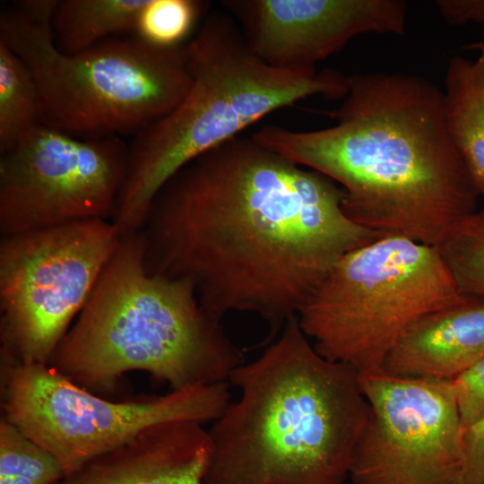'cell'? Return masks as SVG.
I'll use <instances>...</instances> for the list:
<instances>
[{
  "mask_svg": "<svg viewBox=\"0 0 484 484\" xmlns=\"http://www.w3.org/2000/svg\"><path fill=\"white\" fill-rule=\"evenodd\" d=\"M329 177L233 137L198 156L154 197L140 229L149 272L190 281L221 320L258 315L277 339L347 253L381 235L349 219Z\"/></svg>",
  "mask_w": 484,
  "mask_h": 484,
  "instance_id": "1",
  "label": "cell"
},
{
  "mask_svg": "<svg viewBox=\"0 0 484 484\" xmlns=\"http://www.w3.org/2000/svg\"><path fill=\"white\" fill-rule=\"evenodd\" d=\"M336 123L314 131L267 125L265 147L332 179L356 224L428 246L478 212L479 194L454 143L445 94L407 73L348 76Z\"/></svg>",
  "mask_w": 484,
  "mask_h": 484,
  "instance_id": "2",
  "label": "cell"
},
{
  "mask_svg": "<svg viewBox=\"0 0 484 484\" xmlns=\"http://www.w3.org/2000/svg\"><path fill=\"white\" fill-rule=\"evenodd\" d=\"M239 389L213 421L205 484H342L369 406L359 374L322 357L290 319L228 379Z\"/></svg>",
  "mask_w": 484,
  "mask_h": 484,
  "instance_id": "3",
  "label": "cell"
},
{
  "mask_svg": "<svg viewBox=\"0 0 484 484\" xmlns=\"http://www.w3.org/2000/svg\"><path fill=\"white\" fill-rule=\"evenodd\" d=\"M245 363L193 283L149 272L140 231L120 240L49 365L77 385L109 388L130 371L171 389L227 382Z\"/></svg>",
  "mask_w": 484,
  "mask_h": 484,
  "instance_id": "4",
  "label": "cell"
},
{
  "mask_svg": "<svg viewBox=\"0 0 484 484\" xmlns=\"http://www.w3.org/2000/svg\"><path fill=\"white\" fill-rule=\"evenodd\" d=\"M183 48L192 75L187 94L129 145L126 178L111 218L121 237L142 229L160 188L198 156L275 110L348 92V77L338 71L266 64L223 13L209 14Z\"/></svg>",
  "mask_w": 484,
  "mask_h": 484,
  "instance_id": "5",
  "label": "cell"
},
{
  "mask_svg": "<svg viewBox=\"0 0 484 484\" xmlns=\"http://www.w3.org/2000/svg\"><path fill=\"white\" fill-rule=\"evenodd\" d=\"M57 4L17 1L0 14V41L30 70L42 125L81 138L136 134L186 97L192 75L184 45L161 48L131 35L65 54L52 34Z\"/></svg>",
  "mask_w": 484,
  "mask_h": 484,
  "instance_id": "6",
  "label": "cell"
},
{
  "mask_svg": "<svg viewBox=\"0 0 484 484\" xmlns=\"http://www.w3.org/2000/svg\"><path fill=\"white\" fill-rule=\"evenodd\" d=\"M465 298L436 247L385 237L341 257L298 319L322 357L366 375L416 320Z\"/></svg>",
  "mask_w": 484,
  "mask_h": 484,
  "instance_id": "7",
  "label": "cell"
},
{
  "mask_svg": "<svg viewBox=\"0 0 484 484\" xmlns=\"http://www.w3.org/2000/svg\"><path fill=\"white\" fill-rule=\"evenodd\" d=\"M229 402L227 382L114 402L77 385L49 364L1 358L2 417L48 451L65 476L153 425L214 421Z\"/></svg>",
  "mask_w": 484,
  "mask_h": 484,
  "instance_id": "8",
  "label": "cell"
},
{
  "mask_svg": "<svg viewBox=\"0 0 484 484\" xmlns=\"http://www.w3.org/2000/svg\"><path fill=\"white\" fill-rule=\"evenodd\" d=\"M120 238L104 219L1 237L2 358L49 363Z\"/></svg>",
  "mask_w": 484,
  "mask_h": 484,
  "instance_id": "9",
  "label": "cell"
},
{
  "mask_svg": "<svg viewBox=\"0 0 484 484\" xmlns=\"http://www.w3.org/2000/svg\"><path fill=\"white\" fill-rule=\"evenodd\" d=\"M120 136L76 137L39 124L0 159L1 237L110 220L125 184Z\"/></svg>",
  "mask_w": 484,
  "mask_h": 484,
  "instance_id": "10",
  "label": "cell"
},
{
  "mask_svg": "<svg viewBox=\"0 0 484 484\" xmlns=\"http://www.w3.org/2000/svg\"><path fill=\"white\" fill-rule=\"evenodd\" d=\"M369 412L354 449L353 484H460L463 427L454 381L359 375Z\"/></svg>",
  "mask_w": 484,
  "mask_h": 484,
  "instance_id": "11",
  "label": "cell"
},
{
  "mask_svg": "<svg viewBox=\"0 0 484 484\" xmlns=\"http://www.w3.org/2000/svg\"><path fill=\"white\" fill-rule=\"evenodd\" d=\"M251 49L282 69H315L316 63L366 33L404 31L400 0H226Z\"/></svg>",
  "mask_w": 484,
  "mask_h": 484,
  "instance_id": "12",
  "label": "cell"
},
{
  "mask_svg": "<svg viewBox=\"0 0 484 484\" xmlns=\"http://www.w3.org/2000/svg\"><path fill=\"white\" fill-rule=\"evenodd\" d=\"M212 442L203 424L159 423L56 484H205Z\"/></svg>",
  "mask_w": 484,
  "mask_h": 484,
  "instance_id": "13",
  "label": "cell"
},
{
  "mask_svg": "<svg viewBox=\"0 0 484 484\" xmlns=\"http://www.w3.org/2000/svg\"><path fill=\"white\" fill-rule=\"evenodd\" d=\"M484 356V298L467 297L416 320L385 359L392 376L454 381Z\"/></svg>",
  "mask_w": 484,
  "mask_h": 484,
  "instance_id": "14",
  "label": "cell"
},
{
  "mask_svg": "<svg viewBox=\"0 0 484 484\" xmlns=\"http://www.w3.org/2000/svg\"><path fill=\"white\" fill-rule=\"evenodd\" d=\"M475 59L454 56L445 82L448 128L482 201L484 214V50Z\"/></svg>",
  "mask_w": 484,
  "mask_h": 484,
  "instance_id": "15",
  "label": "cell"
},
{
  "mask_svg": "<svg viewBox=\"0 0 484 484\" xmlns=\"http://www.w3.org/2000/svg\"><path fill=\"white\" fill-rule=\"evenodd\" d=\"M148 0H62L52 17L55 44L65 54L89 49L114 34H134Z\"/></svg>",
  "mask_w": 484,
  "mask_h": 484,
  "instance_id": "16",
  "label": "cell"
},
{
  "mask_svg": "<svg viewBox=\"0 0 484 484\" xmlns=\"http://www.w3.org/2000/svg\"><path fill=\"white\" fill-rule=\"evenodd\" d=\"M39 124L35 81L24 63L0 41V153Z\"/></svg>",
  "mask_w": 484,
  "mask_h": 484,
  "instance_id": "17",
  "label": "cell"
},
{
  "mask_svg": "<svg viewBox=\"0 0 484 484\" xmlns=\"http://www.w3.org/2000/svg\"><path fill=\"white\" fill-rule=\"evenodd\" d=\"M436 248L459 292L484 298V214L478 211L454 225Z\"/></svg>",
  "mask_w": 484,
  "mask_h": 484,
  "instance_id": "18",
  "label": "cell"
},
{
  "mask_svg": "<svg viewBox=\"0 0 484 484\" xmlns=\"http://www.w3.org/2000/svg\"><path fill=\"white\" fill-rule=\"evenodd\" d=\"M65 476L48 451L1 417L0 484H56Z\"/></svg>",
  "mask_w": 484,
  "mask_h": 484,
  "instance_id": "19",
  "label": "cell"
},
{
  "mask_svg": "<svg viewBox=\"0 0 484 484\" xmlns=\"http://www.w3.org/2000/svg\"><path fill=\"white\" fill-rule=\"evenodd\" d=\"M206 5L196 0H148L137 17L133 35L158 48H179Z\"/></svg>",
  "mask_w": 484,
  "mask_h": 484,
  "instance_id": "20",
  "label": "cell"
},
{
  "mask_svg": "<svg viewBox=\"0 0 484 484\" xmlns=\"http://www.w3.org/2000/svg\"><path fill=\"white\" fill-rule=\"evenodd\" d=\"M463 429L484 413V356L454 381Z\"/></svg>",
  "mask_w": 484,
  "mask_h": 484,
  "instance_id": "21",
  "label": "cell"
},
{
  "mask_svg": "<svg viewBox=\"0 0 484 484\" xmlns=\"http://www.w3.org/2000/svg\"><path fill=\"white\" fill-rule=\"evenodd\" d=\"M464 471L460 484H484V413L463 431Z\"/></svg>",
  "mask_w": 484,
  "mask_h": 484,
  "instance_id": "22",
  "label": "cell"
},
{
  "mask_svg": "<svg viewBox=\"0 0 484 484\" xmlns=\"http://www.w3.org/2000/svg\"><path fill=\"white\" fill-rule=\"evenodd\" d=\"M436 5L449 24L474 22L482 25L484 31V0H438Z\"/></svg>",
  "mask_w": 484,
  "mask_h": 484,
  "instance_id": "23",
  "label": "cell"
},
{
  "mask_svg": "<svg viewBox=\"0 0 484 484\" xmlns=\"http://www.w3.org/2000/svg\"><path fill=\"white\" fill-rule=\"evenodd\" d=\"M471 47L480 48L484 50V40L480 41V42H478V43H475V44H472Z\"/></svg>",
  "mask_w": 484,
  "mask_h": 484,
  "instance_id": "24",
  "label": "cell"
}]
</instances>
